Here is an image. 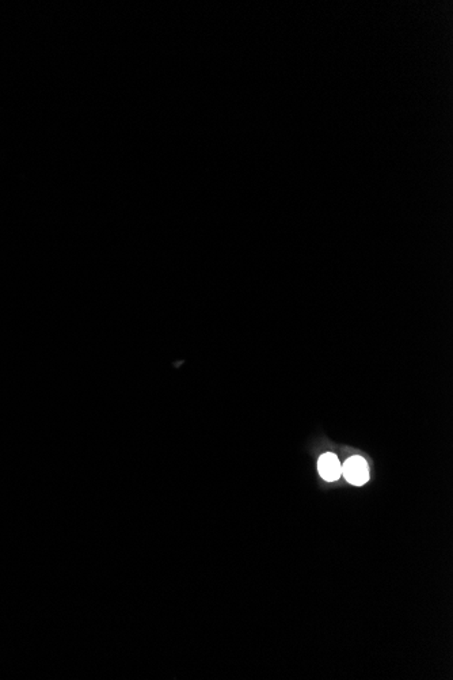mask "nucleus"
I'll list each match as a JSON object with an SVG mask.
<instances>
[{"label":"nucleus","instance_id":"obj_1","mask_svg":"<svg viewBox=\"0 0 453 680\" xmlns=\"http://www.w3.org/2000/svg\"><path fill=\"white\" fill-rule=\"evenodd\" d=\"M342 474L345 475L346 481L351 485H364L369 480L368 463L361 456H351L342 466Z\"/></svg>","mask_w":453,"mask_h":680},{"label":"nucleus","instance_id":"obj_2","mask_svg":"<svg viewBox=\"0 0 453 680\" xmlns=\"http://www.w3.org/2000/svg\"><path fill=\"white\" fill-rule=\"evenodd\" d=\"M318 470L321 477L326 480L327 482H334L340 480L342 474V466L340 463V459L334 454H324L319 458L318 462Z\"/></svg>","mask_w":453,"mask_h":680}]
</instances>
